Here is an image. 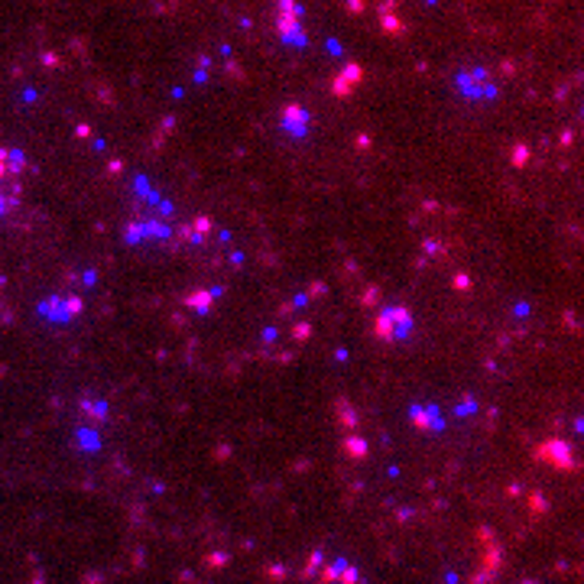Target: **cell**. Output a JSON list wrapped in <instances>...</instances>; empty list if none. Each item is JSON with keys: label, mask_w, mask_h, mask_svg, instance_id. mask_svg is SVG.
I'll return each mask as SVG.
<instances>
[{"label": "cell", "mask_w": 584, "mask_h": 584, "mask_svg": "<svg viewBox=\"0 0 584 584\" xmlns=\"http://www.w3.org/2000/svg\"><path fill=\"white\" fill-rule=\"evenodd\" d=\"M539 458H549L558 471H568L572 467V455H568V445H562V442H549V445L539 451Z\"/></svg>", "instance_id": "277c9868"}, {"label": "cell", "mask_w": 584, "mask_h": 584, "mask_svg": "<svg viewBox=\"0 0 584 584\" xmlns=\"http://www.w3.org/2000/svg\"><path fill=\"white\" fill-rule=\"evenodd\" d=\"M308 124H312V114H308L302 104H286V107H283V127H286L292 137H305Z\"/></svg>", "instance_id": "7a4b0ae2"}, {"label": "cell", "mask_w": 584, "mask_h": 584, "mask_svg": "<svg viewBox=\"0 0 584 584\" xmlns=\"http://www.w3.org/2000/svg\"><path fill=\"white\" fill-rule=\"evenodd\" d=\"M361 78H364V68H361V65H354V62H350L348 68L341 72V78H338V82H335V95H338V97L350 95V88L357 85Z\"/></svg>", "instance_id": "5b68a950"}, {"label": "cell", "mask_w": 584, "mask_h": 584, "mask_svg": "<svg viewBox=\"0 0 584 584\" xmlns=\"http://www.w3.org/2000/svg\"><path fill=\"white\" fill-rule=\"evenodd\" d=\"M299 3L296 0H279V32L286 39H299Z\"/></svg>", "instance_id": "3957f363"}, {"label": "cell", "mask_w": 584, "mask_h": 584, "mask_svg": "<svg viewBox=\"0 0 584 584\" xmlns=\"http://www.w3.org/2000/svg\"><path fill=\"white\" fill-rule=\"evenodd\" d=\"M377 335H380L383 341H399L406 338L409 331H413V315L406 312V308H390V312H383L380 319H377Z\"/></svg>", "instance_id": "6da1fadb"}]
</instances>
